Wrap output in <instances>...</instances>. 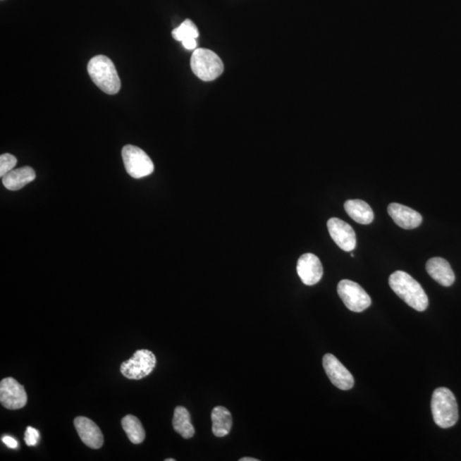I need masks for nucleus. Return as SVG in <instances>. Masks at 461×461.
Listing matches in <instances>:
<instances>
[{
    "label": "nucleus",
    "mask_w": 461,
    "mask_h": 461,
    "mask_svg": "<svg viewBox=\"0 0 461 461\" xmlns=\"http://www.w3.org/2000/svg\"><path fill=\"white\" fill-rule=\"evenodd\" d=\"M240 461H259V460L254 458H250V457H244V458L240 459Z\"/></svg>",
    "instance_id": "obj_24"
},
{
    "label": "nucleus",
    "mask_w": 461,
    "mask_h": 461,
    "mask_svg": "<svg viewBox=\"0 0 461 461\" xmlns=\"http://www.w3.org/2000/svg\"><path fill=\"white\" fill-rule=\"evenodd\" d=\"M431 412L434 422L441 428L454 426L458 422V404L455 396L447 388L435 390L431 398Z\"/></svg>",
    "instance_id": "obj_3"
},
{
    "label": "nucleus",
    "mask_w": 461,
    "mask_h": 461,
    "mask_svg": "<svg viewBox=\"0 0 461 461\" xmlns=\"http://www.w3.org/2000/svg\"><path fill=\"white\" fill-rule=\"evenodd\" d=\"M18 164V159L11 154H3L0 156V176L2 178L7 175L8 173L13 171L16 165Z\"/></svg>",
    "instance_id": "obj_21"
},
{
    "label": "nucleus",
    "mask_w": 461,
    "mask_h": 461,
    "mask_svg": "<svg viewBox=\"0 0 461 461\" xmlns=\"http://www.w3.org/2000/svg\"><path fill=\"white\" fill-rule=\"evenodd\" d=\"M121 426L128 438L133 444H140L145 438V431L140 419L133 415H127L121 419Z\"/></svg>",
    "instance_id": "obj_20"
},
{
    "label": "nucleus",
    "mask_w": 461,
    "mask_h": 461,
    "mask_svg": "<svg viewBox=\"0 0 461 461\" xmlns=\"http://www.w3.org/2000/svg\"><path fill=\"white\" fill-rule=\"evenodd\" d=\"M77 434L87 447L99 450L104 444V436L99 427L90 419L77 417L74 420Z\"/></svg>",
    "instance_id": "obj_12"
},
{
    "label": "nucleus",
    "mask_w": 461,
    "mask_h": 461,
    "mask_svg": "<svg viewBox=\"0 0 461 461\" xmlns=\"http://www.w3.org/2000/svg\"><path fill=\"white\" fill-rule=\"evenodd\" d=\"M330 235L339 248L350 252L357 247V236L352 226L338 218L327 221Z\"/></svg>",
    "instance_id": "obj_10"
},
{
    "label": "nucleus",
    "mask_w": 461,
    "mask_h": 461,
    "mask_svg": "<svg viewBox=\"0 0 461 461\" xmlns=\"http://www.w3.org/2000/svg\"><path fill=\"white\" fill-rule=\"evenodd\" d=\"M39 431L36 430V429L31 426L27 427L24 439H25V442L27 446H35V445L39 442Z\"/></svg>",
    "instance_id": "obj_22"
},
{
    "label": "nucleus",
    "mask_w": 461,
    "mask_h": 461,
    "mask_svg": "<svg viewBox=\"0 0 461 461\" xmlns=\"http://www.w3.org/2000/svg\"><path fill=\"white\" fill-rule=\"evenodd\" d=\"M173 427L177 434L185 439L191 438L195 434V429L191 422V415L187 408L184 407L176 408L173 412Z\"/></svg>",
    "instance_id": "obj_19"
},
{
    "label": "nucleus",
    "mask_w": 461,
    "mask_h": 461,
    "mask_svg": "<svg viewBox=\"0 0 461 461\" xmlns=\"http://www.w3.org/2000/svg\"><path fill=\"white\" fill-rule=\"evenodd\" d=\"M87 72L92 82L105 94L114 95L121 83L115 64L106 56L99 55L89 61Z\"/></svg>",
    "instance_id": "obj_2"
},
{
    "label": "nucleus",
    "mask_w": 461,
    "mask_h": 461,
    "mask_svg": "<svg viewBox=\"0 0 461 461\" xmlns=\"http://www.w3.org/2000/svg\"><path fill=\"white\" fill-rule=\"evenodd\" d=\"M121 156L128 175L135 179H141L153 173L152 161L142 149L128 145L121 151Z\"/></svg>",
    "instance_id": "obj_5"
},
{
    "label": "nucleus",
    "mask_w": 461,
    "mask_h": 461,
    "mask_svg": "<svg viewBox=\"0 0 461 461\" xmlns=\"http://www.w3.org/2000/svg\"><path fill=\"white\" fill-rule=\"evenodd\" d=\"M338 293L346 307L353 312L361 313L371 306L369 295L354 281L343 280L339 282Z\"/></svg>",
    "instance_id": "obj_7"
},
{
    "label": "nucleus",
    "mask_w": 461,
    "mask_h": 461,
    "mask_svg": "<svg viewBox=\"0 0 461 461\" xmlns=\"http://www.w3.org/2000/svg\"><path fill=\"white\" fill-rule=\"evenodd\" d=\"M426 271L434 281L445 287L454 284L455 276L451 266L443 258L434 257L426 262Z\"/></svg>",
    "instance_id": "obj_14"
},
{
    "label": "nucleus",
    "mask_w": 461,
    "mask_h": 461,
    "mask_svg": "<svg viewBox=\"0 0 461 461\" xmlns=\"http://www.w3.org/2000/svg\"><path fill=\"white\" fill-rule=\"evenodd\" d=\"M165 461H176V460L175 459H167V460H165Z\"/></svg>",
    "instance_id": "obj_25"
},
{
    "label": "nucleus",
    "mask_w": 461,
    "mask_h": 461,
    "mask_svg": "<svg viewBox=\"0 0 461 461\" xmlns=\"http://www.w3.org/2000/svg\"><path fill=\"white\" fill-rule=\"evenodd\" d=\"M323 367L331 382L339 390L349 391L353 388L355 384L353 376L333 355H324Z\"/></svg>",
    "instance_id": "obj_9"
},
{
    "label": "nucleus",
    "mask_w": 461,
    "mask_h": 461,
    "mask_svg": "<svg viewBox=\"0 0 461 461\" xmlns=\"http://www.w3.org/2000/svg\"><path fill=\"white\" fill-rule=\"evenodd\" d=\"M35 172L31 167L13 169L3 177V185L10 191H18L35 180Z\"/></svg>",
    "instance_id": "obj_15"
},
{
    "label": "nucleus",
    "mask_w": 461,
    "mask_h": 461,
    "mask_svg": "<svg viewBox=\"0 0 461 461\" xmlns=\"http://www.w3.org/2000/svg\"><path fill=\"white\" fill-rule=\"evenodd\" d=\"M156 359L152 351L137 350L133 357L121 366V373L129 379L139 380L147 377L155 368Z\"/></svg>",
    "instance_id": "obj_6"
},
{
    "label": "nucleus",
    "mask_w": 461,
    "mask_h": 461,
    "mask_svg": "<svg viewBox=\"0 0 461 461\" xmlns=\"http://www.w3.org/2000/svg\"><path fill=\"white\" fill-rule=\"evenodd\" d=\"M2 442L5 443L8 448H13V450L18 447V441L9 436H3Z\"/></svg>",
    "instance_id": "obj_23"
},
{
    "label": "nucleus",
    "mask_w": 461,
    "mask_h": 461,
    "mask_svg": "<svg viewBox=\"0 0 461 461\" xmlns=\"http://www.w3.org/2000/svg\"><path fill=\"white\" fill-rule=\"evenodd\" d=\"M388 214L395 223L403 229L418 228L423 221L422 214L416 210L400 204L392 203L388 206Z\"/></svg>",
    "instance_id": "obj_13"
},
{
    "label": "nucleus",
    "mask_w": 461,
    "mask_h": 461,
    "mask_svg": "<svg viewBox=\"0 0 461 461\" xmlns=\"http://www.w3.org/2000/svg\"><path fill=\"white\" fill-rule=\"evenodd\" d=\"M297 271L303 284L314 285L321 281L323 266L319 259L312 253H307L298 259Z\"/></svg>",
    "instance_id": "obj_11"
},
{
    "label": "nucleus",
    "mask_w": 461,
    "mask_h": 461,
    "mask_svg": "<svg viewBox=\"0 0 461 461\" xmlns=\"http://www.w3.org/2000/svg\"><path fill=\"white\" fill-rule=\"evenodd\" d=\"M194 75L204 82H211L224 71L223 63L214 51L199 48L194 51L191 59Z\"/></svg>",
    "instance_id": "obj_4"
},
{
    "label": "nucleus",
    "mask_w": 461,
    "mask_h": 461,
    "mask_svg": "<svg viewBox=\"0 0 461 461\" xmlns=\"http://www.w3.org/2000/svg\"><path fill=\"white\" fill-rule=\"evenodd\" d=\"M345 209L350 217L359 224L368 225L374 219L373 209L365 201L348 200L345 204Z\"/></svg>",
    "instance_id": "obj_17"
},
{
    "label": "nucleus",
    "mask_w": 461,
    "mask_h": 461,
    "mask_svg": "<svg viewBox=\"0 0 461 461\" xmlns=\"http://www.w3.org/2000/svg\"><path fill=\"white\" fill-rule=\"evenodd\" d=\"M391 288L412 309L423 312L429 305L428 297L417 281L403 271H395L389 278Z\"/></svg>",
    "instance_id": "obj_1"
},
{
    "label": "nucleus",
    "mask_w": 461,
    "mask_h": 461,
    "mask_svg": "<svg viewBox=\"0 0 461 461\" xmlns=\"http://www.w3.org/2000/svg\"><path fill=\"white\" fill-rule=\"evenodd\" d=\"M27 395L22 384L13 378L4 379L0 383V402L10 410L26 406Z\"/></svg>",
    "instance_id": "obj_8"
},
{
    "label": "nucleus",
    "mask_w": 461,
    "mask_h": 461,
    "mask_svg": "<svg viewBox=\"0 0 461 461\" xmlns=\"http://www.w3.org/2000/svg\"><path fill=\"white\" fill-rule=\"evenodd\" d=\"M212 431L217 438H223L230 434L233 426L232 414L224 407H216L211 414Z\"/></svg>",
    "instance_id": "obj_18"
},
{
    "label": "nucleus",
    "mask_w": 461,
    "mask_h": 461,
    "mask_svg": "<svg viewBox=\"0 0 461 461\" xmlns=\"http://www.w3.org/2000/svg\"><path fill=\"white\" fill-rule=\"evenodd\" d=\"M173 39L180 42L187 50H195L197 46V39L199 36L196 24L192 20H185L180 25L172 32Z\"/></svg>",
    "instance_id": "obj_16"
}]
</instances>
